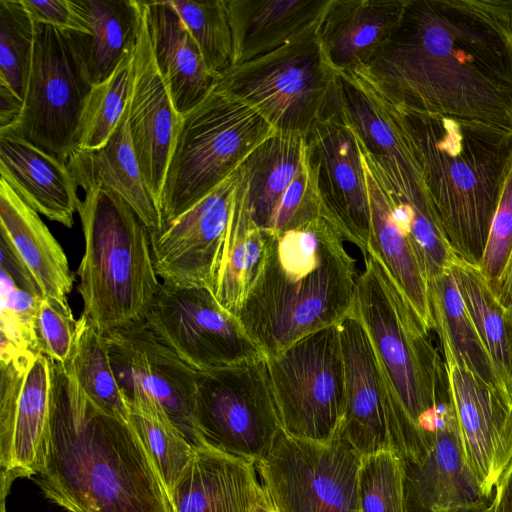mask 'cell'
<instances>
[{"mask_svg":"<svg viewBox=\"0 0 512 512\" xmlns=\"http://www.w3.org/2000/svg\"><path fill=\"white\" fill-rule=\"evenodd\" d=\"M363 70L397 107L512 130V0H406Z\"/></svg>","mask_w":512,"mask_h":512,"instance_id":"obj_1","label":"cell"},{"mask_svg":"<svg viewBox=\"0 0 512 512\" xmlns=\"http://www.w3.org/2000/svg\"><path fill=\"white\" fill-rule=\"evenodd\" d=\"M50 363V418L35 475L46 498L69 512H172L129 421L96 406L67 365Z\"/></svg>","mask_w":512,"mask_h":512,"instance_id":"obj_2","label":"cell"},{"mask_svg":"<svg viewBox=\"0 0 512 512\" xmlns=\"http://www.w3.org/2000/svg\"><path fill=\"white\" fill-rule=\"evenodd\" d=\"M265 231V255L237 317L269 357L340 323L354 307L359 275L345 238L325 216Z\"/></svg>","mask_w":512,"mask_h":512,"instance_id":"obj_3","label":"cell"},{"mask_svg":"<svg viewBox=\"0 0 512 512\" xmlns=\"http://www.w3.org/2000/svg\"><path fill=\"white\" fill-rule=\"evenodd\" d=\"M394 107L439 228L478 265L512 166V130Z\"/></svg>","mask_w":512,"mask_h":512,"instance_id":"obj_4","label":"cell"},{"mask_svg":"<svg viewBox=\"0 0 512 512\" xmlns=\"http://www.w3.org/2000/svg\"><path fill=\"white\" fill-rule=\"evenodd\" d=\"M364 260L354 307L382 369L392 449L418 463L432 449L439 410L450 401L443 357L378 259L368 253Z\"/></svg>","mask_w":512,"mask_h":512,"instance_id":"obj_5","label":"cell"},{"mask_svg":"<svg viewBox=\"0 0 512 512\" xmlns=\"http://www.w3.org/2000/svg\"><path fill=\"white\" fill-rule=\"evenodd\" d=\"M79 214L84 254L77 269L82 315L102 333L144 323L160 286L149 230L116 193L83 188Z\"/></svg>","mask_w":512,"mask_h":512,"instance_id":"obj_6","label":"cell"},{"mask_svg":"<svg viewBox=\"0 0 512 512\" xmlns=\"http://www.w3.org/2000/svg\"><path fill=\"white\" fill-rule=\"evenodd\" d=\"M275 131L218 78L206 96L181 117L162 193V221L175 218L203 198Z\"/></svg>","mask_w":512,"mask_h":512,"instance_id":"obj_7","label":"cell"},{"mask_svg":"<svg viewBox=\"0 0 512 512\" xmlns=\"http://www.w3.org/2000/svg\"><path fill=\"white\" fill-rule=\"evenodd\" d=\"M219 80L278 132L307 137L339 106L336 72L317 32L224 71Z\"/></svg>","mask_w":512,"mask_h":512,"instance_id":"obj_8","label":"cell"},{"mask_svg":"<svg viewBox=\"0 0 512 512\" xmlns=\"http://www.w3.org/2000/svg\"><path fill=\"white\" fill-rule=\"evenodd\" d=\"M194 422L203 446L253 463L263 459L282 429L266 357L200 372Z\"/></svg>","mask_w":512,"mask_h":512,"instance_id":"obj_9","label":"cell"},{"mask_svg":"<svg viewBox=\"0 0 512 512\" xmlns=\"http://www.w3.org/2000/svg\"><path fill=\"white\" fill-rule=\"evenodd\" d=\"M266 359L283 431L298 439L330 442L345 407L339 323Z\"/></svg>","mask_w":512,"mask_h":512,"instance_id":"obj_10","label":"cell"},{"mask_svg":"<svg viewBox=\"0 0 512 512\" xmlns=\"http://www.w3.org/2000/svg\"><path fill=\"white\" fill-rule=\"evenodd\" d=\"M361 459L341 426L328 443L298 439L281 429L255 466L278 512H360Z\"/></svg>","mask_w":512,"mask_h":512,"instance_id":"obj_11","label":"cell"},{"mask_svg":"<svg viewBox=\"0 0 512 512\" xmlns=\"http://www.w3.org/2000/svg\"><path fill=\"white\" fill-rule=\"evenodd\" d=\"M34 22V21H33ZM34 51L21 114L0 135L24 139L67 162L93 87L65 32L34 22Z\"/></svg>","mask_w":512,"mask_h":512,"instance_id":"obj_12","label":"cell"},{"mask_svg":"<svg viewBox=\"0 0 512 512\" xmlns=\"http://www.w3.org/2000/svg\"><path fill=\"white\" fill-rule=\"evenodd\" d=\"M145 323L199 372L238 365L264 355L239 318L225 309L207 288H179L161 283Z\"/></svg>","mask_w":512,"mask_h":512,"instance_id":"obj_13","label":"cell"},{"mask_svg":"<svg viewBox=\"0 0 512 512\" xmlns=\"http://www.w3.org/2000/svg\"><path fill=\"white\" fill-rule=\"evenodd\" d=\"M112 368L127 403L165 412L195 447H203L194 422L199 371L141 323L107 334Z\"/></svg>","mask_w":512,"mask_h":512,"instance_id":"obj_14","label":"cell"},{"mask_svg":"<svg viewBox=\"0 0 512 512\" xmlns=\"http://www.w3.org/2000/svg\"><path fill=\"white\" fill-rule=\"evenodd\" d=\"M434 331L441 344L466 464L483 496L491 501L512 461V395L476 374L459 357L445 332Z\"/></svg>","mask_w":512,"mask_h":512,"instance_id":"obj_15","label":"cell"},{"mask_svg":"<svg viewBox=\"0 0 512 512\" xmlns=\"http://www.w3.org/2000/svg\"><path fill=\"white\" fill-rule=\"evenodd\" d=\"M241 166L175 218L149 231L155 272L162 283L214 290Z\"/></svg>","mask_w":512,"mask_h":512,"instance_id":"obj_16","label":"cell"},{"mask_svg":"<svg viewBox=\"0 0 512 512\" xmlns=\"http://www.w3.org/2000/svg\"><path fill=\"white\" fill-rule=\"evenodd\" d=\"M1 499L16 478L35 476L51 408V363L40 352L0 358Z\"/></svg>","mask_w":512,"mask_h":512,"instance_id":"obj_17","label":"cell"},{"mask_svg":"<svg viewBox=\"0 0 512 512\" xmlns=\"http://www.w3.org/2000/svg\"><path fill=\"white\" fill-rule=\"evenodd\" d=\"M306 141L324 216L366 256L370 244L366 179L357 134L340 104L313 127Z\"/></svg>","mask_w":512,"mask_h":512,"instance_id":"obj_18","label":"cell"},{"mask_svg":"<svg viewBox=\"0 0 512 512\" xmlns=\"http://www.w3.org/2000/svg\"><path fill=\"white\" fill-rule=\"evenodd\" d=\"M139 6L141 20L126 111L132 146L145 185L161 211L166 173L182 115L157 66L142 1Z\"/></svg>","mask_w":512,"mask_h":512,"instance_id":"obj_19","label":"cell"},{"mask_svg":"<svg viewBox=\"0 0 512 512\" xmlns=\"http://www.w3.org/2000/svg\"><path fill=\"white\" fill-rule=\"evenodd\" d=\"M402 463L406 512H457L491 503L466 464L451 401L440 408L427 456L419 463Z\"/></svg>","mask_w":512,"mask_h":512,"instance_id":"obj_20","label":"cell"},{"mask_svg":"<svg viewBox=\"0 0 512 512\" xmlns=\"http://www.w3.org/2000/svg\"><path fill=\"white\" fill-rule=\"evenodd\" d=\"M339 329L345 398L341 429L362 456L392 449L378 359L355 307Z\"/></svg>","mask_w":512,"mask_h":512,"instance_id":"obj_21","label":"cell"},{"mask_svg":"<svg viewBox=\"0 0 512 512\" xmlns=\"http://www.w3.org/2000/svg\"><path fill=\"white\" fill-rule=\"evenodd\" d=\"M370 207L372 253L408 300L421 323L434 331L428 279L407 231L397 218L389 189L372 156L358 138Z\"/></svg>","mask_w":512,"mask_h":512,"instance_id":"obj_22","label":"cell"},{"mask_svg":"<svg viewBox=\"0 0 512 512\" xmlns=\"http://www.w3.org/2000/svg\"><path fill=\"white\" fill-rule=\"evenodd\" d=\"M263 492L255 463L203 446L168 498L172 512H250Z\"/></svg>","mask_w":512,"mask_h":512,"instance_id":"obj_23","label":"cell"},{"mask_svg":"<svg viewBox=\"0 0 512 512\" xmlns=\"http://www.w3.org/2000/svg\"><path fill=\"white\" fill-rule=\"evenodd\" d=\"M406 0H330L317 31L335 72L365 69L390 37Z\"/></svg>","mask_w":512,"mask_h":512,"instance_id":"obj_24","label":"cell"},{"mask_svg":"<svg viewBox=\"0 0 512 512\" xmlns=\"http://www.w3.org/2000/svg\"><path fill=\"white\" fill-rule=\"evenodd\" d=\"M0 175L38 214L67 228L74 225L81 200L66 162L24 139L0 135Z\"/></svg>","mask_w":512,"mask_h":512,"instance_id":"obj_25","label":"cell"},{"mask_svg":"<svg viewBox=\"0 0 512 512\" xmlns=\"http://www.w3.org/2000/svg\"><path fill=\"white\" fill-rule=\"evenodd\" d=\"M330 0H227L233 66L318 31Z\"/></svg>","mask_w":512,"mask_h":512,"instance_id":"obj_26","label":"cell"},{"mask_svg":"<svg viewBox=\"0 0 512 512\" xmlns=\"http://www.w3.org/2000/svg\"><path fill=\"white\" fill-rule=\"evenodd\" d=\"M157 66L183 115L199 103L219 76L207 67L181 17L166 1H142Z\"/></svg>","mask_w":512,"mask_h":512,"instance_id":"obj_27","label":"cell"},{"mask_svg":"<svg viewBox=\"0 0 512 512\" xmlns=\"http://www.w3.org/2000/svg\"><path fill=\"white\" fill-rule=\"evenodd\" d=\"M0 223L1 240L29 271L42 295L67 301L75 278L64 250L39 214L3 179H0Z\"/></svg>","mask_w":512,"mask_h":512,"instance_id":"obj_28","label":"cell"},{"mask_svg":"<svg viewBox=\"0 0 512 512\" xmlns=\"http://www.w3.org/2000/svg\"><path fill=\"white\" fill-rule=\"evenodd\" d=\"M66 163L82 189L101 185L119 195L149 231L162 226L161 211L145 185L132 146L127 111L103 147L75 151Z\"/></svg>","mask_w":512,"mask_h":512,"instance_id":"obj_29","label":"cell"},{"mask_svg":"<svg viewBox=\"0 0 512 512\" xmlns=\"http://www.w3.org/2000/svg\"><path fill=\"white\" fill-rule=\"evenodd\" d=\"M336 78L340 107L365 149L420 172L394 105L365 71H339Z\"/></svg>","mask_w":512,"mask_h":512,"instance_id":"obj_30","label":"cell"},{"mask_svg":"<svg viewBox=\"0 0 512 512\" xmlns=\"http://www.w3.org/2000/svg\"><path fill=\"white\" fill-rule=\"evenodd\" d=\"M90 34L65 32L86 77L94 86L106 80L135 47L141 10L137 0H76Z\"/></svg>","mask_w":512,"mask_h":512,"instance_id":"obj_31","label":"cell"},{"mask_svg":"<svg viewBox=\"0 0 512 512\" xmlns=\"http://www.w3.org/2000/svg\"><path fill=\"white\" fill-rule=\"evenodd\" d=\"M306 155L305 137L275 131L241 164L247 209L259 228L268 230L281 197L303 168Z\"/></svg>","mask_w":512,"mask_h":512,"instance_id":"obj_32","label":"cell"},{"mask_svg":"<svg viewBox=\"0 0 512 512\" xmlns=\"http://www.w3.org/2000/svg\"><path fill=\"white\" fill-rule=\"evenodd\" d=\"M266 244V231L255 224L248 212L242 175L235 194L222 262L213 290L218 302L235 316L238 315L258 274Z\"/></svg>","mask_w":512,"mask_h":512,"instance_id":"obj_33","label":"cell"},{"mask_svg":"<svg viewBox=\"0 0 512 512\" xmlns=\"http://www.w3.org/2000/svg\"><path fill=\"white\" fill-rule=\"evenodd\" d=\"M453 271L497 379L512 395V326L477 264L460 258Z\"/></svg>","mask_w":512,"mask_h":512,"instance_id":"obj_34","label":"cell"},{"mask_svg":"<svg viewBox=\"0 0 512 512\" xmlns=\"http://www.w3.org/2000/svg\"><path fill=\"white\" fill-rule=\"evenodd\" d=\"M65 365L96 406L129 421V408L112 368L107 334L82 314L76 321L74 351Z\"/></svg>","mask_w":512,"mask_h":512,"instance_id":"obj_35","label":"cell"},{"mask_svg":"<svg viewBox=\"0 0 512 512\" xmlns=\"http://www.w3.org/2000/svg\"><path fill=\"white\" fill-rule=\"evenodd\" d=\"M428 284L435 321L434 330L438 328L445 332L459 357L470 369L486 381L504 389L466 309L453 268L430 280Z\"/></svg>","mask_w":512,"mask_h":512,"instance_id":"obj_36","label":"cell"},{"mask_svg":"<svg viewBox=\"0 0 512 512\" xmlns=\"http://www.w3.org/2000/svg\"><path fill=\"white\" fill-rule=\"evenodd\" d=\"M133 62L134 49L123 57L106 80L92 87L83 109L76 151L103 147L118 127L130 96Z\"/></svg>","mask_w":512,"mask_h":512,"instance_id":"obj_37","label":"cell"},{"mask_svg":"<svg viewBox=\"0 0 512 512\" xmlns=\"http://www.w3.org/2000/svg\"><path fill=\"white\" fill-rule=\"evenodd\" d=\"M128 408L129 423L148 450L168 495L189 465L196 448L163 410L149 405Z\"/></svg>","mask_w":512,"mask_h":512,"instance_id":"obj_38","label":"cell"},{"mask_svg":"<svg viewBox=\"0 0 512 512\" xmlns=\"http://www.w3.org/2000/svg\"><path fill=\"white\" fill-rule=\"evenodd\" d=\"M217 76L233 66L234 45L227 0H169Z\"/></svg>","mask_w":512,"mask_h":512,"instance_id":"obj_39","label":"cell"},{"mask_svg":"<svg viewBox=\"0 0 512 512\" xmlns=\"http://www.w3.org/2000/svg\"><path fill=\"white\" fill-rule=\"evenodd\" d=\"M35 29L21 0H0V87L24 101Z\"/></svg>","mask_w":512,"mask_h":512,"instance_id":"obj_40","label":"cell"},{"mask_svg":"<svg viewBox=\"0 0 512 512\" xmlns=\"http://www.w3.org/2000/svg\"><path fill=\"white\" fill-rule=\"evenodd\" d=\"M358 498L360 512H406L403 463L394 450L362 456Z\"/></svg>","mask_w":512,"mask_h":512,"instance_id":"obj_41","label":"cell"},{"mask_svg":"<svg viewBox=\"0 0 512 512\" xmlns=\"http://www.w3.org/2000/svg\"><path fill=\"white\" fill-rule=\"evenodd\" d=\"M1 346L0 356L34 350V323L40 300L19 286L12 276L1 269Z\"/></svg>","mask_w":512,"mask_h":512,"instance_id":"obj_42","label":"cell"},{"mask_svg":"<svg viewBox=\"0 0 512 512\" xmlns=\"http://www.w3.org/2000/svg\"><path fill=\"white\" fill-rule=\"evenodd\" d=\"M76 321L67 301L43 296L34 323V350L67 364L75 345Z\"/></svg>","mask_w":512,"mask_h":512,"instance_id":"obj_43","label":"cell"},{"mask_svg":"<svg viewBox=\"0 0 512 512\" xmlns=\"http://www.w3.org/2000/svg\"><path fill=\"white\" fill-rule=\"evenodd\" d=\"M324 216L317 185L308 158L281 197L267 231L293 229Z\"/></svg>","mask_w":512,"mask_h":512,"instance_id":"obj_44","label":"cell"},{"mask_svg":"<svg viewBox=\"0 0 512 512\" xmlns=\"http://www.w3.org/2000/svg\"><path fill=\"white\" fill-rule=\"evenodd\" d=\"M512 249V166L494 214L479 268L493 287L499 280Z\"/></svg>","mask_w":512,"mask_h":512,"instance_id":"obj_45","label":"cell"},{"mask_svg":"<svg viewBox=\"0 0 512 512\" xmlns=\"http://www.w3.org/2000/svg\"><path fill=\"white\" fill-rule=\"evenodd\" d=\"M34 22L54 27L62 32L90 34V25L76 0H21Z\"/></svg>","mask_w":512,"mask_h":512,"instance_id":"obj_46","label":"cell"},{"mask_svg":"<svg viewBox=\"0 0 512 512\" xmlns=\"http://www.w3.org/2000/svg\"><path fill=\"white\" fill-rule=\"evenodd\" d=\"M491 288L512 326V249L499 280Z\"/></svg>","mask_w":512,"mask_h":512,"instance_id":"obj_47","label":"cell"},{"mask_svg":"<svg viewBox=\"0 0 512 512\" xmlns=\"http://www.w3.org/2000/svg\"><path fill=\"white\" fill-rule=\"evenodd\" d=\"M494 490L487 512H512V461Z\"/></svg>","mask_w":512,"mask_h":512,"instance_id":"obj_48","label":"cell"},{"mask_svg":"<svg viewBox=\"0 0 512 512\" xmlns=\"http://www.w3.org/2000/svg\"><path fill=\"white\" fill-rule=\"evenodd\" d=\"M250 512H278V510L264 489L263 494L252 507Z\"/></svg>","mask_w":512,"mask_h":512,"instance_id":"obj_49","label":"cell"},{"mask_svg":"<svg viewBox=\"0 0 512 512\" xmlns=\"http://www.w3.org/2000/svg\"><path fill=\"white\" fill-rule=\"evenodd\" d=\"M488 507L486 508H480V509H468V510H460L457 512H487Z\"/></svg>","mask_w":512,"mask_h":512,"instance_id":"obj_50","label":"cell"},{"mask_svg":"<svg viewBox=\"0 0 512 512\" xmlns=\"http://www.w3.org/2000/svg\"><path fill=\"white\" fill-rule=\"evenodd\" d=\"M0 512H6V509H5V499H1V509H0Z\"/></svg>","mask_w":512,"mask_h":512,"instance_id":"obj_51","label":"cell"}]
</instances>
